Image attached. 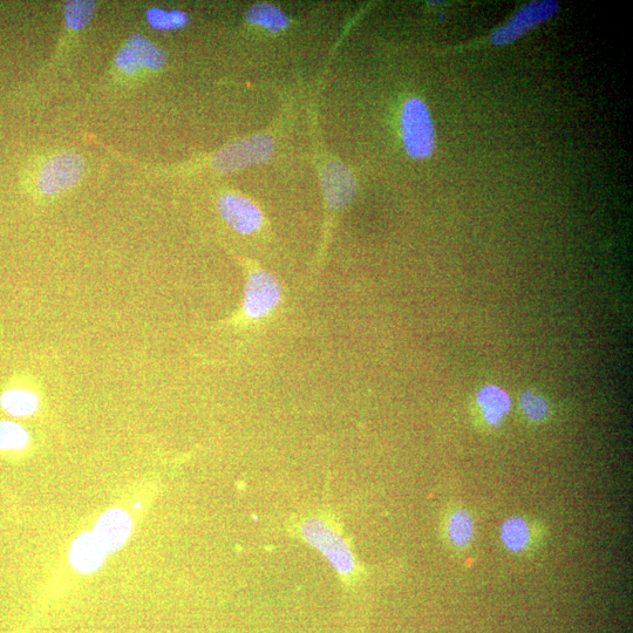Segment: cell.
<instances>
[{
	"label": "cell",
	"instance_id": "cell-1",
	"mask_svg": "<svg viewBox=\"0 0 633 633\" xmlns=\"http://www.w3.org/2000/svg\"><path fill=\"white\" fill-rule=\"evenodd\" d=\"M244 288L240 306L222 324L237 330H251L270 321L284 302V288L278 277L253 261H243Z\"/></svg>",
	"mask_w": 633,
	"mask_h": 633
},
{
	"label": "cell",
	"instance_id": "cell-2",
	"mask_svg": "<svg viewBox=\"0 0 633 633\" xmlns=\"http://www.w3.org/2000/svg\"><path fill=\"white\" fill-rule=\"evenodd\" d=\"M301 535L305 542L324 555L344 580H352L357 575V561L349 543L328 521L310 517L302 523Z\"/></svg>",
	"mask_w": 633,
	"mask_h": 633
},
{
	"label": "cell",
	"instance_id": "cell-3",
	"mask_svg": "<svg viewBox=\"0 0 633 633\" xmlns=\"http://www.w3.org/2000/svg\"><path fill=\"white\" fill-rule=\"evenodd\" d=\"M400 124L407 155L418 161L431 158L437 146V134L425 102L419 98L408 99L401 112Z\"/></svg>",
	"mask_w": 633,
	"mask_h": 633
},
{
	"label": "cell",
	"instance_id": "cell-4",
	"mask_svg": "<svg viewBox=\"0 0 633 633\" xmlns=\"http://www.w3.org/2000/svg\"><path fill=\"white\" fill-rule=\"evenodd\" d=\"M274 140L270 135L257 134L234 142L214 155L213 167L223 174L235 173L261 165L274 154Z\"/></svg>",
	"mask_w": 633,
	"mask_h": 633
},
{
	"label": "cell",
	"instance_id": "cell-5",
	"mask_svg": "<svg viewBox=\"0 0 633 633\" xmlns=\"http://www.w3.org/2000/svg\"><path fill=\"white\" fill-rule=\"evenodd\" d=\"M500 542L509 554L524 556L543 547L548 537L546 524L528 515L508 516L501 523Z\"/></svg>",
	"mask_w": 633,
	"mask_h": 633
},
{
	"label": "cell",
	"instance_id": "cell-6",
	"mask_svg": "<svg viewBox=\"0 0 633 633\" xmlns=\"http://www.w3.org/2000/svg\"><path fill=\"white\" fill-rule=\"evenodd\" d=\"M558 10L560 5L555 0H539L524 5L505 25L493 32L490 42L495 46L513 44L530 30L555 17Z\"/></svg>",
	"mask_w": 633,
	"mask_h": 633
},
{
	"label": "cell",
	"instance_id": "cell-7",
	"mask_svg": "<svg viewBox=\"0 0 633 633\" xmlns=\"http://www.w3.org/2000/svg\"><path fill=\"white\" fill-rule=\"evenodd\" d=\"M85 161L77 153L58 154L45 163L38 176V188L45 195H54L71 188L83 178Z\"/></svg>",
	"mask_w": 633,
	"mask_h": 633
},
{
	"label": "cell",
	"instance_id": "cell-8",
	"mask_svg": "<svg viewBox=\"0 0 633 633\" xmlns=\"http://www.w3.org/2000/svg\"><path fill=\"white\" fill-rule=\"evenodd\" d=\"M440 533L449 551L466 553L472 548L476 536V522L471 510L461 505L448 506L441 517Z\"/></svg>",
	"mask_w": 633,
	"mask_h": 633
},
{
	"label": "cell",
	"instance_id": "cell-9",
	"mask_svg": "<svg viewBox=\"0 0 633 633\" xmlns=\"http://www.w3.org/2000/svg\"><path fill=\"white\" fill-rule=\"evenodd\" d=\"M223 220L241 235H253L264 226V215L256 203L237 194H224L217 203Z\"/></svg>",
	"mask_w": 633,
	"mask_h": 633
},
{
	"label": "cell",
	"instance_id": "cell-10",
	"mask_svg": "<svg viewBox=\"0 0 633 633\" xmlns=\"http://www.w3.org/2000/svg\"><path fill=\"white\" fill-rule=\"evenodd\" d=\"M322 186L328 207L340 211L355 199L357 185L349 167L340 161H331L323 169Z\"/></svg>",
	"mask_w": 633,
	"mask_h": 633
},
{
	"label": "cell",
	"instance_id": "cell-11",
	"mask_svg": "<svg viewBox=\"0 0 633 633\" xmlns=\"http://www.w3.org/2000/svg\"><path fill=\"white\" fill-rule=\"evenodd\" d=\"M132 522L124 510L112 509L102 515L94 534L108 551L117 550L126 542L131 534Z\"/></svg>",
	"mask_w": 633,
	"mask_h": 633
},
{
	"label": "cell",
	"instance_id": "cell-12",
	"mask_svg": "<svg viewBox=\"0 0 633 633\" xmlns=\"http://www.w3.org/2000/svg\"><path fill=\"white\" fill-rule=\"evenodd\" d=\"M483 421L489 427H498L512 410V399L499 386L487 385L482 387L476 397Z\"/></svg>",
	"mask_w": 633,
	"mask_h": 633
},
{
	"label": "cell",
	"instance_id": "cell-13",
	"mask_svg": "<svg viewBox=\"0 0 633 633\" xmlns=\"http://www.w3.org/2000/svg\"><path fill=\"white\" fill-rule=\"evenodd\" d=\"M107 551L94 533H87L78 537L77 541L72 544L70 560L74 568L81 573H92L97 570Z\"/></svg>",
	"mask_w": 633,
	"mask_h": 633
},
{
	"label": "cell",
	"instance_id": "cell-14",
	"mask_svg": "<svg viewBox=\"0 0 633 633\" xmlns=\"http://www.w3.org/2000/svg\"><path fill=\"white\" fill-rule=\"evenodd\" d=\"M0 405L12 417L25 418L37 412L39 399L37 394L31 391L10 389L3 392Z\"/></svg>",
	"mask_w": 633,
	"mask_h": 633
},
{
	"label": "cell",
	"instance_id": "cell-15",
	"mask_svg": "<svg viewBox=\"0 0 633 633\" xmlns=\"http://www.w3.org/2000/svg\"><path fill=\"white\" fill-rule=\"evenodd\" d=\"M245 18L249 24L264 27L272 33L282 32L289 26V18L275 5L267 3L251 6Z\"/></svg>",
	"mask_w": 633,
	"mask_h": 633
},
{
	"label": "cell",
	"instance_id": "cell-16",
	"mask_svg": "<svg viewBox=\"0 0 633 633\" xmlns=\"http://www.w3.org/2000/svg\"><path fill=\"white\" fill-rule=\"evenodd\" d=\"M127 46L131 47L140 66L147 70L158 71L166 64L165 52L138 33L132 34Z\"/></svg>",
	"mask_w": 633,
	"mask_h": 633
},
{
	"label": "cell",
	"instance_id": "cell-17",
	"mask_svg": "<svg viewBox=\"0 0 633 633\" xmlns=\"http://www.w3.org/2000/svg\"><path fill=\"white\" fill-rule=\"evenodd\" d=\"M97 3L88 0H72L65 4L64 16L68 29L80 31L90 24Z\"/></svg>",
	"mask_w": 633,
	"mask_h": 633
},
{
	"label": "cell",
	"instance_id": "cell-18",
	"mask_svg": "<svg viewBox=\"0 0 633 633\" xmlns=\"http://www.w3.org/2000/svg\"><path fill=\"white\" fill-rule=\"evenodd\" d=\"M29 441L30 435L23 426L13 421H0V451H22Z\"/></svg>",
	"mask_w": 633,
	"mask_h": 633
},
{
	"label": "cell",
	"instance_id": "cell-19",
	"mask_svg": "<svg viewBox=\"0 0 633 633\" xmlns=\"http://www.w3.org/2000/svg\"><path fill=\"white\" fill-rule=\"evenodd\" d=\"M520 407L524 417L532 422H543L549 418L551 413L548 400L541 394L532 391H526L522 394Z\"/></svg>",
	"mask_w": 633,
	"mask_h": 633
},
{
	"label": "cell",
	"instance_id": "cell-20",
	"mask_svg": "<svg viewBox=\"0 0 633 633\" xmlns=\"http://www.w3.org/2000/svg\"><path fill=\"white\" fill-rule=\"evenodd\" d=\"M146 18L149 25L156 30H176L188 24V16L182 11H165L158 8L149 9Z\"/></svg>",
	"mask_w": 633,
	"mask_h": 633
},
{
	"label": "cell",
	"instance_id": "cell-21",
	"mask_svg": "<svg viewBox=\"0 0 633 633\" xmlns=\"http://www.w3.org/2000/svg\"><path fill=\"white\" fill-rule=\"evenodd\" d=\"M115 65L119 70L124 71L127 74H134L141 68L138 59H136L131 47L124 46L119 50L117 56H115Z\"/></svg>",
	"mask_w": 633,
	"mask_h": 633
}]
</instances>
